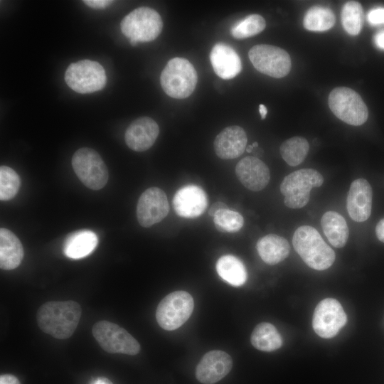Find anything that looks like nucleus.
<instances>
[{"label": "nucleus", "instance_id": "1", "mask_svg": "<svg viewBox=\"0 0 384 384\" xmlns=\"http://www.w3.org/2000/svg\"><path fill=\"white\" fill-rule=\"evenodd\" d=\"M81 314V307L75 301H51L40 306L36 320L44 333L58 339H65L73 334Z\"/></svg>", "mask_w": 384, "mask_h": 384}, {"label": "nucleus", "instance_id": "2", "mask_svg": "<svg viewBox=\"0 0 384 384\" xmlns=\"http://www.w3.org/2000/svg\"><path fill=\"white\" fill-rule=\"evenodd\" d=\"M292 243L303 261L312 269L326 270L335 261L334 251L311 226L303 225L298 228L294 233Z\"/></svg>", "mask_w": 384, "mask_h": 384}, {"label": "nucleus", "instance_id": "3", "mask_svg": "<svg viewBox=\"0 0 384 384\" xmlns=\"http://www.w3.org/2000/svg\"><path fill=\"white\" fill-rule=\"evenodd\" d=\"M198 81L197 72L186 58L171 59L162 70L160 83L164 92L175 99H184L194 91Z\"/></svg>", "mask_w": 384, "mask_h": 384}, {"label": "nucleus", "instance_id": "4", "mask_svg": "<svg viewBox=\"0 0 384 384\" xmlns=\"http://www.w3.org/2000/svg\"><path fill=\"white\" fill-rule=\"evenodd\" d=\"M323 183L322 175L312 169H299L288 174L280 184L284 205L290 208L305 206L309 201L311 190L320 187Z\"/></svg>", "mask_w": 384, "mask_h": 384}, {"label": "nucleus", "instance_id": "5", "mask_svg": "<svg viewBox=\"0 0 384 384\" xmlns=\"http://www.w3.org/2000/svg\"><path fill=\"white\" fill-rule=\"evenodd\" d=\"M122 33L130 41L149 42L156 39L163 28L159 14L149 7L137 8L126 15L120 23Z\"/></svg>", "mask_w": 384, "mask_h": 384}, {"label": "nucleus", "instance_id": "6", "mask_svg": "<svg viewBox=\"0 0 384 384\" xmlns=\"http://www.w3.org/2000/svg\"><path fill=\"white\" fill-rule=\"evenodd\" d=\"M329 106L334 114L346 124L360 126L368 117V110L360 95L347 87H337L329 95Z\"/></svg>", "mask_w": 384, "mask_h": 384}, {"label": "nucleus", "instance_id": "7", "mask_svg": "<svg viewBox=\"0 0 384 384\" xmlns=\"http://www.w3.org/2000/svg\"><path fill=\"white\" fill-rule=\"evenodd\" d=\"M65 81L73 90L80 94L101 90L106 85L107 76L97 62L82 60L71 63L66 69Z\"/></svg>", "mask_w": 384, "mask_h": 384}, {"label": "nucleus", "instance_id": "8", "mask_svg": "<svg viewBox=\"0 0 384 384\" xmlns=\"http://www.w3.org/2000/svg\"><path fill=\"white\" fill-rule=\"evenodd\" d=\"M193 307V299L188 292H173L159 302L156 312V321L162 329L175 330L189 319Z\"/></svg>", "mask_w": 384, "mask_h": 384}, {"label": "nucleus", "instance_id": "9", "mask_svg": "<svg viewBox=\"0 0 384 384\" xmlns=\"http://www.w3.org/2000/svg\"><path fill=\"white\" fill-rule=\"evenodd\" d=\"M72 166L80 181L90 189L100 190L107 182V168L92 149L83 147L77 150L72 157Z\"/></svg>", "mask_w": 384, "mask_h": 384}, {"label": "nucleus", "instance_id": "10", "mask_svg": "<svg viewBox=\"0 0 384 384\" xmlns=\"http://www.w3.org/2000/svg\"><path fill=\"white\" fill-rule=\"evenodd\" d=\"M92 331L101 348L108 353L134 356L140 351L139 342L116 324L100 321L94 324Z\"/></svg>", "mask_w": 384, "mask_h": 384}, {"label": "nucleus", "instance_id": "11", "mask_svg": "<svg viewBox=\"0 0 384 384\" xmlns=\"http://www.w3.org/2000/svg\"><path fill=\"white\" fill-rule=\"evenodd\" d=\"M248 56L257 70L270 77L281 78L290 72L291 58L285 50L279 47L255 45L249 50Z\"/></svg>", "mask_w": 384, "mask_h": 384}, {"label": "nucleus", "instance_id": "12", "mask_svg": "<svg viewBox=\"0 0 384 384\" xmlns=\"http://www.w3.org/2000/svg\"><path fill=\"white\" fill-rule=\"evenodd\" d=\"M346 321L347 316L341 304L335 299L326 298L315 308L312 326L320 337L330 338L338 334Z\"/></svg>", "mask_w": 384, "mask_h": 384}, {"label": "nucleus", "instance_id": "13", "mask_svg": "<svg viewBox=\"0 0 384 384\" xmlns=\"http://www.w3.org/2000/svg\"><path fill=\"white\" fill-rule=\"evenodd\" d=\"M169 211V205L164 191L157 187H151L139 198L137 217L142 227L149 228L161 221Z\"/></svg>", "mask_w": 384, "mask_h": 384}, {"label": "nucleus", "instance_id": "14", "mask_svg": "<svg viewBox=\"0 0 384 384\" xmlns=\"http://www.w3.org/2000/svg\"><path fill=\"white\" fill-rule=\"evenodd\" d=\"M233 361L227 353L214 350L206 353L198 363L196 378L203 384H214L223 378L231 370Z\"/></svg>", "mask_w": 384, "mask_h": 384}, {"label": "nucleus", "instance_id": "15", "mask_svg": "<svg viewBox=\"0 0 384 384\" xmlns=\"http://www.w3.org/2000/svg\"><path fill=\"white\" fill-rule=\"evenodd\" d=\"M174 208L183 218H196L202 215L208 206L205 191L196 185H186L179 188L173 198Z\"/></svg>", "mask_w": 384, "mask_h": 384}, {"label": "nucleus", "instance_id": "16", "mask_svg": "<svg viewBox=\"0 0 384 384\" xmlns=\"http://www.w3.org/2000/svg\"><path fill=\"white\" fill-rule=\"evenodd\" d=\"M373 191L364 178L353 181L348 191L346 208L349 216L356 222L368 219L371 213Z\"/></svg>", "mask_w": 384, "mask_h": 384}, {"label": "nucleus", "instance_id": "17", "mask_svg": "<svg viewBox=\"0 0 384 384\" xmlns=\"http://www.w3.org/2000/svg\"><path fill=\"white\" fill-rule=\"evenodd\" d=\"M235 174L240 183L247 189L260 191L270 179L267 166L256 156H246L236 165Z\"/></svg>", "mask_w": 384, "mask_h": 384}, {"label": "nucleus", "instance_id": "18", "mask_svg": "<svg viewBox=\"0 0 384 384\" xmlns=\"http://www.w3.org/2000/svg\"><path fill=\"white\" fill-rule=\"evenodd\" d=\"M159 133L157 123L149 117L134 120L127 127L124 139L129 148L136 151L149 149L156 140Z\"/></svg>", "mask_w": 384, "mask_h": 384}, {"label": "nucleus", "instance_id": "19", "mask_svg": "<svg viewBox=\"0 0 384 384\" xmlns=\"http://www.w3.org/2000/svg\"><path fill=\"white\" fill-rule=\"evenodd\" d=\"M247 142V134L242 127L230 126L223 129L215 138L214 150L222 159H235L243 154Z\"/></svg>", "mask_w": 384, "mask_h": 384}, {"label": "nucleus", "instance_id": "20", "mask_svg": "<svg viewBox=\"0 0 384 384\" xmlns=\"http://www.w3.org/2000/svg\"><path fill=\"white\" fill-rule=\"evenodd\" d=\"M210 61L215 74L225 80L235 78L242 70L241 60L237 52L223 43H218L213 47Z\"/></svg>", "mask_w": 384, "mask_h": 384}, {"label": "nucleus", "instance_id": "21", "mask_svg": "<svg viewBox=\"0 0 384 384\" xmlns=\"http://www.w3.org/2000/svg\"><path fill=\"white\" fill-rule=\"evenodd\" d=\"M24 255L22 244L11 230L0 229V267L4 270L16 268Z\"/></svg>", "mask_w": 384, "mask_h": 384}, {"label": "nucleus", "instance_id": "22", "mask_svg": "<svg viewBox=\"0 0 384 384\" xmlns=\"http://www.w3.org/2000/svg\"><path fill=\"white\" fill-rule=\"evenodd\" d=\"M98 243L97 235L90 230H80L70 233L64 242L65 255L71 259H80L94 251Z\"/></svg>", "mask_w": 384, "mask_h": 384}, {"label": "nucleus", "instance_id": "23", "mask_svg": "<svg viewBox=\"0 0 384 384\" xmlns=\"http://www.w3.org/2000/svg\"><path fill=\"white\" fill-rule=\"evenodd\" d=\"M257 250L265 263L274 265L287 257L290 246L284 238L275 234H269L258 240Z\"/></svg>", "mask_w": 384, "mask_h": 384}, {"label": "nucleus", "instance_id": "24", "mask_svg": "<svg viewBox=\"0 0 384 384\" xmlns=\"http://www.w3.org/2000/svg\"><path fill=\"white\" fill-rule=\"evenodd\" d=\"M321 225L326 237L334 247L341 248L346 244L349 231L341 215L335 211H327L321 217Z\"/></svg>", "mask_w": 384, "mask_h": 384}, {"label": "nucleus", "instance_id": "25", "mask_svg": "<svg viewBox=\"0 0 384 384\" xmlns=\"http://www.w3.org/2000/svg\"><path fill=\"white\" fill-rule=\"evenodd\" d=\"M216 270L223 279L235 287L242 285L247 279L245 265L233 255L220 257L216 263Z\"/></svg>", "mask_w": 384, "mask_h": 384}, {"label": "nucleus", "instance_id": "26", "mask_svg": "<svg viewBox=\"0 0 384 384\" xmlns=\"http://www.w3.org/2000/svg\"><path fill=\"white\" fill-rule=\"evenodd\" d=\"M250 341L252 345L262 351H272L279 348L282 338L274 325L267 322L257 324L254 329Z\"/></svg>", "mask_w": 384, "mask_h": 384}, {"label": "nucleus", "instance_id": "27", "mask_svg": "<svg viewBox=\"0 0 384 384\" xmlns=\"http://www.w3.org/2000/svg\"><path fill=\"white\" fill-rule=\"evenodd\" d=\"M336 17L330 9L323 6H313L305 14L303 25L311 31H325L334 26Z\"/></svg>", "mask_w": 384, "mask_h": 384}, {"label": "nucleus", "instance_id": "28", "mask_svg": "<svg viewBox=\"0 0 384 384\" xmlns=\"http://www.w3.org/2000/svg\"><path fill=\"white\" fill-rule=\"evenodd\" d=\"M309 144L302 137H294L284 141L280 146L279 152L282 159L292 166L304 161L308 154Z\"/></svg>", "mask_w": 384, "mask_h": 384}, {"label": "nucleus", "instance_id": "29", "mask_svg": "<svg viewBox=\"0 0 384 384\" xmlns=\"http://www.w3.org/2000/svg\"><path fill=\"white\" fill-rule=\"evenodd\" d=\"M341 23L344 30L351 36L360 33L363 25V10L361 4L355 1H347L341 14Z\"/></svg>", "mask_w": 384, "mask_h": 384}, {"label": "nucleus", "instance_id": "30", "mask_svg": "<svg viewBox=\"0 0 384 384\" xmlns=\"http://www.w3.org/2000/svg\"><path fill=\"white\" fill-rule=\"evenodd\" d=\"M266 27L265 18L259 14H250L237 22L230 29L231 35L243 39L261 33Z\"/></svg>", "mask_w": 384, "mask_h": 384}, {"label": "nucleus", "instance_id": "31", "mask_svg": "<svg viewBox=\"0 0 384 384\" xmlns=\"http://www.w3.org/2000/svg\"><path fill=\"white\" fill-rule=\"evenodd\" d=\"M21 181L17 173L6 166L0 167V199L8 201L18 193Z\"/></svg>", "mask_w": 384, "mask_h": 384}, {"label": "nucleus", "instance_id": "32", "mask_svg": "<svg viewBox=\"0 0 384 384\" xmlns=\"http://www.w3.org/2000/svg\"><path fill=\"white\" fill-rule=\"evenodd\" d=\"M215 228L221 232L235 233L242 228L244 224L242 216L238 212L223 209L213 216Z\"/></svg>", "mask_w": 384, "mask_h": 384}, {"label": "nucleus", "instance_id": "33", "mask_svg": "<svg viewBox=\"0 0 384 384\" xmlns=\"http://www.w3.org/2000/svg\"><path fill=\"white\" fill-rule=\"evenodd\" d=\"M368 21L373 25L384 24V8L370 10L368 14Z\"/></svg>", "mask_w": 384, "mask_h": 384}, {"label": "nucleus", "instance_id": "34", "mask_svg": "<svg viewBox=\"0 0 384 384\" xmlns=\"http://www.w3.org/2000/svg\"><path fill=\"white\" fill-rule=\"evenodd\" d=\"M83 2L88 6L93 9H104L113 3L110 0H84Z\"/></svg>", "mask_w": 384, "mask_h": 384}, {"label": "nucleus", "instance_id": "35", "mask_svg": "<svg viewBox=\"0 0 384 384\" xmlns=\"http://www.w3.org/2000/svg\"><path fill=\"white\" fill-rule=\"evenodd\" d=\"M0 384H21L18 379L11 374H4L0 376Z\"/></svg>", "mask_w": 384, "mask_h": 384}, {"label": "nucleus", "instance_id": "36", "mask_svg": "<svg viewBox=\"0 0 384 384\" xmlns=\"http://www.w3.org/2000/svg\"><path fill=\"white\" fill-rule=\"evenodd\" d=\"M223 209H228L226 204L223 202H215L210 207L208 213L210 215L214 216L216 213Z\"/></svg>", "mask_w": 384, "mask_h": 384}, {"label": "nucleus", "instance_id": "37", "mask_svg": "<svg viewBox=\"0 0 384 384\" xmlns=\"http://www.w3.org/2000/svg\"><path fill=\"white\" fill-rule=\"evenodd\" d=\"M375 233L378 240L384 242V218L378 223L375 227Z\"/></svg>", "mask_w": 384, "mask_h": 384}, {"label": "nucleus", "instance_id": "38", "mask_svg": "<svg viewBox=\"0 0 384 384\" xmlns=\"http://www.w3.org/2000/svg\"><path fill=\"white\" fill-rule=\"evenodd\" d=\"M375 45L381 48L384 49V31H381L375 34L374 38Z\"/></svg>", "mask_w": 384, "mask_h": 384}, {"label": "nucleus", "instance_id": "39", "mask_svg": "<svg viewBox=\"0 0 384 384\" xmlns=\"http://www.w3.org/2000/svg\"><path fill=\"white\" fill-rule=\"evenodd\" d=\"M92 384H113L108 378L105 377H99L96 378Z\"/></svg>", "mask_w": 384, "mask_h": 384}, {"label": "nucleus", "instance_id": "40", "mask_svg": "<svg viewBox=\"0 0 384 384\" xmlns=\"http://www.w3.org/2000/svg\"><path fill=\"white\" fill-rule=\"evenodd\" d=\"M259 112L261 116V119H264L267 114V109L265 105L260 104L259 105Z\"/></svg>", "mask_w": 384, "mask_h": 384}, {"label": "nucleus", "instance_id": "41", "mask_svg": "<svg viewBox=\"0 0 384 384\" xmlns=\"http://www.w3.org/2000/svg\"><path fill=\"white\" fill-rule=\"evenodd\" d=\"M253 150H254V148H253V146H252V144L248 145V146L246 147V151H247V152H252Z\"/></svg>", "mask_w": 384, "mask_h": 384}, {"label": "nucleus", "instance_id": "42", "mask_svg": "<svg viewBox=\"0 0 384 384\" xmlns=\"http://www.w3.org/2000/svg\"><path fill=\"white\" fill-rule=\"evenodd\" d=\"M252 146H253L254 149L258 147V143H257V142H253V143L252 144Z\"/></svg>", "mask_w": 384, "mask_h": 384}]
</instances>
